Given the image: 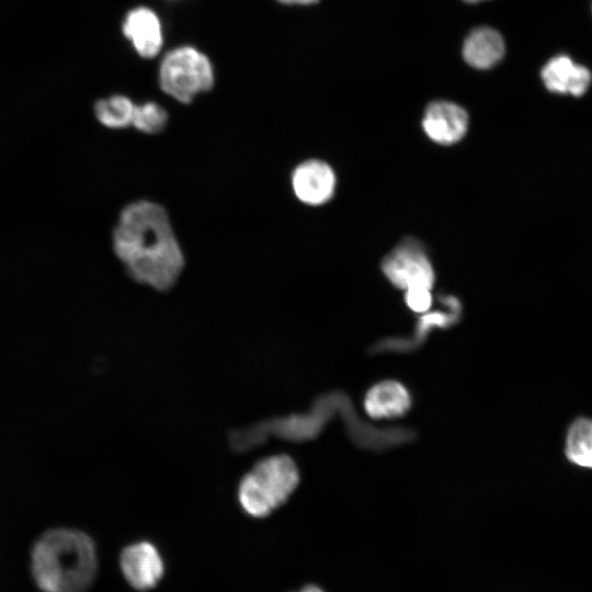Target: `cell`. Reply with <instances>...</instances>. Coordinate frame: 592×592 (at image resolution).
I'll return each instance as SVG.
<instances>
[{
  "label": "cell",
  "mask_w": 592,
  "mask_h": 592,
  "mask_svg": "<svg viewBox=\"0 0 592 592\" xmlns=\"http://www.w3.org/2000/svg\"><path fill=\"white\" fill-rule=\"evenodd\" d=\"M113 249L135 282L161 292L174 286L185 264L166 208L148 200L121 210Z\"/></svg>",
  "instance_id": "cell-1"
},
{
  "label": "cell",
  "mask_w": 592,
  "mask_h": 592,
  "mask_svg": "<svg viewBox=\"0 0 592 592\" xmlns=\"http://www.w3.org/2000/svg\"><path fill=\"white\" fill-rule=\"evenodd\" d=\"M98 572L92 538L78 530L43 533L31 551V573L43 592H87Z\"/></svg>",
  "instance_id": "cell-2"
},
{
  "label": "cell",
  "mask_w": 592,
  "mask_h": 592,
  "mask_svg": "<svg viewBox=\"0 0 592 592\" xmlns=\"http://www.w3.org/2000/svg\"><path fill=\"white\" fill-rule=\"evenodd\" d=\"M299 483L296 463L288 455H273L257 463L241 479L238 500L244 512L264 517L288 500Z\"/></svg>",
  "instance_id": "cell-3"
},
{
  "label": "cell",
  "mask_w": 592,
  "mask_h": 592,
  "mask_svg": "<svg viewBox=\"0 0 592 592\" xmlns=\"http://www.w3.org/2000/svg\"><path fill=\"white\" fill-rule=\"evenodd\" d=\"M161 89L181 103L213 87L214 75L209 60L193 47L183 46L170 52L159 71Z\"/></svg>",
  "instance_id": "cell-4"
},
{
  "label": "cell",
  "mask_w": 592,
  "mask_h": 592,
  "mask_svg": "<svg viewBox=\"0 0 592 592\" xmlns=\"http://www.w3.org/2000/svg\"><path fill=\"white\" fill-rule=\"evenodd\" d=\"M382 267L386 277L400 289H431L434 284L432 264L422 248L412 240H406L390 251Z\"/></svg>",
  "instance_id": "cell-5"
},
{
  "label": "cell",
  "mask_w": 592,
  "mask_h": 592,
  "mask_svg": "<svg viewBox=\"0 0 592 592\" xmlns=\"http://www.w3.org/2000/svg\"><path fill=\"white\" fill-rule=\"evenodd\" d=\"M119 567L125 580L138 591L155 588L164 573L163 559L149 542L126 546L119 556Z\"/></svg>",
  "instance_id": "cell-6"
},
{
  "label": "cell",
  "mask_w": 592,
  "mask_h": 592,
  "mask_svg": "<svg viewBox=\"0 0 592 592\" xmlns=\"http://www.w3.org/2000/svg\"><path fill=\"white\" fill-rule=\"evenodd\" d=\"M292 187L300 202L318 206L327 203L333 196L335 175L327 162L309 159L294 169Z\"/></svg>",
  "instance_id": "cell-7"
},
{
  "label": "cell",
  "mask_w": 592,
  "mask_h": 592,
  "mask_svg": "<svg viewBox=\"0 0 592 592\" xmlns=\"http://www.w3.org/2000/svg\"><path fill=\"white\" fill-rule=\"evenodd\" d=\"M422 126L433 141L452 145L465 136L468 115L463 107L453 102L435 101L426 107Z\"/></svg>",
  "instance_id": "cell-8"
},
{
  "label": "cell",
  "mask_w": 592,
  "mask_h": 592,
  "mask_svg": "<svg viewBox=\"0 0 592 592\" xmlns=\"http://www.w3.org/2000/svg\"><path fill=\"white\" fill-rule=\"evenodd\" d=\"M412 399L407 387L400 382L385 379L374 384L365 394L363 407L374 420H390L405 415L411 408Z\"/></svg>",
  "instance_id": "cell-9"
},
{
  "label": "cell",
  "mask_w": 592,
  "mask_h": 592,
  "mask_svg": "<svg viewBox=\"0 0 592 592\" xmlns=\"http://www.w3.org/2000/svg\"><path fill=\"white\" fill-rule=\"evenodd\" d=\"M542 79L553 93L581 96L588 91L592 76L587 67L576 64L568 56L559 55L544 66Z\"/></svg>",
  "instance_id": "cell-10"
},
{
  "label": "cell",
  "mask_w": 592,
  "mask_h": 592,
  "mask_svg": "<svg viewBox=\"0 0 592 592\" xmlns=\"http://www.w3.org/2000/svg\"><path fill=\"white\" fill-rule=\"evenodd\" d=\"M124 35L143 57H153L162 45V30L159 18L148 8L130 10L123 22Z\"/></svg>",
  "instance_id": "cell-11"
},
{
  "label": "cell",
  "mask_w": 592,
  "mask_h": 592,
  "mask_svg": "<svg viewBox=\"0 0 592 592\" xmlns=\"http://www.w3.org/2000/svg\"><path fill=\"white\" fill-rule=\"evenodd\" d=\"M504 55V42L499 32L490 27L473 30L463 46L465 61L477 69L497 65Z\"/></svg>",
  "instance_id": "cell-12"
},
{
  "label": "cell",
  "mask_w": 592,
  "mask_h": 592,
  "mask_svg": "<svg viewBox=\"0 0 592 592\" xmlns=\"http://www.w3.org/2000/svg\"><path fill=\"white\" fill-rule=\"evenodd\" d=\"M567 458L581 467L592 468V419H576L566 436Z\"/></svg>",
  "instance_id": "cell-13"
},
{
  "label": "cell",
  "mask_w": 592,
  "mask_h": 592,
  "mask_svg": "<svg viewBox=\"0 0 592 592\" xmlns=\"http://www.w3.org/2000/svg\"><path fill=\"white\" fill-rule=\"evenodd\" d=\"M135 104L123 94H114L96 101L94 113L98 121L109 128L119 129L132 125Z\"/></svg>",
  "instance_id": "cell-14"
},
{
  "label": "cell",
  "mask_w": 592,
  "mask_h": 592,
  "mask_svg": "<svg viewBox=\"0 0 592 592\" xmlns=\"http://www.w3.org/2000/svg\"><path fill=\"white\" fill-rule=\"evenodd\" d=\"M167 111L156 102H145L134 107L132 124L146 134H157L164 129Z\"/></svg>",
  "instance_id": "cell-15"
},
{
  "label": "cell",
  "mask_w": 592,
  "mask_h": 592,
  "mask_svg": "<svg viewBox=\"0 0 592 592\" xmlns=\"http://www.w3.org/2000/svg\"><path fill=\"white\" fill-rule=\"evenodd\" d=\"M405 300L407 306L414 312L428 311L432 306L431 289L426 287H414L406 291Z\"/></svg>",
  "instance_id": "cell-16"
},
{
  "label": "cell",
  "mask_w": 592,
  "mask_h": 592,
  "mask_svg": "<svg viewBox=\"0 0 592 592\" xmlns=\"http://www.w3.org/2000/svg\"><path fill=\"white\" fill-rule=\"evenodd\" d=\"M283 3H287V4H310V3H315L317 2L318 0H278Z\"/></svg>",
  "instance_id": "cell-17"
},
{
  "label": "cell",
  "mask_w": 592,
  "mask_h": 592,
  "mask_svg": "<svg viewBox=\"0 0 592 592\" xmlns=\"http://www.w3.org/2000/svg\"><path fill=\"white\" fill-rule=\"evenodd\" d=\"M299 592H325V591L316 584H307Z\"/></svg>",
  "instance_id": "cell-18"
},
{
  "label": "cell",
  "mask_w": 592,
  "mask_h": 592,
  "mask_svg": "<svg viewBox=\"0 0 592 592\" xmlns=\"http://www.w3.org/2000/svg\"><path fill=\"white\" fill-rule=\"evenodd\" d=\"M464 1L475 3V2H479V1H483V0H464Z\"/></svg>",
  "instance_id": "cell-19"
}]
</instances>
